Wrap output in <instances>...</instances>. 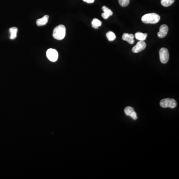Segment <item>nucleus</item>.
<instances>
[{
	"label": "nucleus",
	"mask_w": 179,
	"mask_h": 179,
	"mask_svg": "<svg viewBox=\"0 0 179 179\" xmlns=\"http://www.w3.org/2000/svg\"><path fill=\"white\" fill-rule=\"evenodd\" d=\"M18 30V28H16V27H13L10 29V32L11 33L10 39H14L16 38Z\"/></svg>",
	"instance_id": "nucleus-12"
},
{
	"label": "nucleus",
	"mask_w": 179,
	"mask_h": 179,
	"mask_svg": "<svg viewBox=\"0 0 179 179\" xmlns=\"http://www.w3.org/2000/svg\"><path fill=\"white\" fill-rule=\"evenodd\" d=\"M168 32V27L167 25H161L160 27L159 32L157 34V36L159 38H164L167 36Z\"/></svg>",
	"instance_id": "nucleus-7"
},
{
	"label": "nucleus",
	"mask_w": 179,
	"mask_h": 179,
	"mask_svg": "<svg viewBox=\"0 0 179 179\" xmlns=\"http://www.w3.org/2000/svg\"><path fill=\"white\" fill-rule=\"evenodd\" d=\"M160 105L163 108H174L177 106V102L174 99L167 98L161 100L160 103Z\"/></svg>",
	"instance_id": "nucleus-3"
},
{
	"label": "nucleus",
	"mask_w": 179,
	"mask_h": 179,
	"mask_svg": "<svg viewBox=\"0 0 179 179\" xmlns=\"http://www.w3.org/2000/svg\"><path fill=\"white\" fill-rule=\"evenodd\" d=\"M106 37L109 41H114L116 38L115 34L112 32H108L106 34Z\"/></svg>",
	"instance_id": "nucleus-15"
},
{
	"label": "nucleus",
	"mask_w": 179,
	"mask_h": 179,
	"mask_svg": "<svg viewBox=\"0 0 179 179\" xmlns=\"http://www.w3.org/2000/svg\"><path fill=\"white\" fill-rule=\"evenodd\" d=\"M104 12L102 14V16L104 19H107L108 17L111 16L113 14V12L108 8L106 7V6H103L102 8Z\"/></svg>",
	"instance_id": "nucleus-9"
},
{
	"label": "nucleus",
	"mask_w": 179,
	"mask_h": 179,
	"mask_svg": "<svg viewBox=\"0 0 179 179\" xmlns=\"http://www.w3.org/2000/svg\"><path fill=\"white\" fill-rule=\"evenodd\" d=\"M130 0H119V5L123 7H125L130 4Z\"/></svg>",
	"instance_id": "nucleus-17"
},
{
	"label": "nucleus",
	"mask_w": 179,
	"mask_h": 179,
	"mask_svg": "<svg viewBox=\"0 0 179 179\" xmlns=\"http://www.w3.org/2000/svg\"><path fill=\"white\" fill-rule=\"evenodd\" d=\"M130 117H132L133 119H134V120H136L137 119V116L136 113L134 111L131 114V115H130Z\"/></svg>",
	"instance_id": "nucleus-18"
},
{
	"label": "nucleus",
	"mask_w": 179,
	"mask_h": 179,
	"mask_svg": "<svg viewBox=\"0 0 179 179\" xmlns=\"http://www.w3.org/2000/svg\"><path fill=\"white\" fill-rule=\"evenodd\" d=\"M84 2H86L87 3H89V4H91V3H93L95 0H83Z\"/></svg>",
	"instance_id": "nucleus-19"
},
{
	"label": "nucleus",
	"mask_w": 179,
	"mask_h": 179,
	"mask_svg": "<svg viewBox=\"0 0 179 179\" xmlns=\"http://www.w3.org/2000/svg\"><path fill=\"white\" fill-rule=\"evenodd\" d=\"M174 2L175 0H161V4L164 7H168L172 5Z\"/></svg>",
	"instance_id": "nucleus-13"
},
{
	"label": "nucleus",
	"mask_w": 179,
	"mask_h": 179,
	"mask_svg": "<svg viewBox=\"0 0 179 179\" xmlns=\"http://www.w3.org/2000/svg\"><path fill=\"white\" fill-rule=\"evenodd\" d=\"M134 111V110L133 109V108H132L131 106H127L124 109V112H125L126 115L128 116H130L131 114Z\"/></svg>",
	"instance_id": "nucleus-16"
},
{
	"label": "nucleus",
	"mask_w": 179,
	"mask_h": 179,
	"mask_svg": "<svg viewBox=\"0 0 179 179\" xmlns=\"http://www.w3.org/2000/svg\"><path fill=\"white\" fill-rule=\"evenodd\" d=\"M66 36V27L64 25H59L56 27L53 32V36L55 39L61 40Z\"/></svg>",
	"instance_id": "nucleus-2"
},
{
	"label": "nucleus",
	"mask_w": 179,
	"mask_h": 179,
	"mask_svg": "<svg viewBox=\"0 0 179 179\" xmlns=\"http://www.w3.org/2000/svg\"><path fill=\"white\" fill-rule=\"evenodd\" d=\"M147 36V34H143L142 32H137L135 34V37L139 40H145L146 39Z\"/></svg>",
	"instance_id": "nucleus-11"
},
{
	"label": "nucleus",
	"mask_w": 179,
	"mask_h": 179,
	"mask_svg": "<svg viewBox=\"0 0 179 179\" xmlns=\"http://www.w3.org/2000/svg\"><path fill=\"white\" fill-rule=\"evenodd\" d=\"M160 17L156 13H150L144 15L141 18V21L144 23L155 24L159 22Z\"/></svg>",
	"instance_id": "nucleus-1"
},
{
	"label": "nucleus",
	"mask_w": 179,
	"mask_h": 179,
	"mask_svg": "<svg viewBox=\"0 0 179 179\" xmlns=\"http://www.w3.org/2000/svg\"><path fill=\"white\" fill-rule=\"evenodd\" d=\"M46 56L51 62H56L58 58V53L56 50L49 48L46 51Z\"/></svg>",
	"instance_id": "nucleus-5"
},
{
	"label": "nucleus",
	"mask_w": 179,
	"mask_h": 179,
	"mask_svg": "<svg viewBox=\"0 0 179 179\" xmlns=\"http://www.w3.org/2000/svg\"><path fill=\"white\" fill-rule=\"evenodd\" d=\"M160 60L163 64H166L168 62L169 59V53L167 48H162L159 51Z\"/></svg>",
	"instance_id": "nucleus-4"
},
{
	"label": "nucleus",
	"mask_w": 179,
	"mask_h": 179,
	"mask_svg": "<svg viewBox=\"0 0 179 179\" xmlns=\"http://www.w3.org/2000/svg\"><path fill=\"white\" fill-rule=\"evenodd\" d=\"M48 19H49V16L48 15H45V16H43V18L37 20L36 22V25L39 27L45 25L48 23Z\"/></svg>",
	"instance_id": "nucleus-10"
},
{
	"label": "nucleus",
	"mask_w": 179,
	"mask_h": 179,
	"mask_svg": "<svg viewBox=\"0 0 179 179\" xmlns=\"http://www.w3.org/2000/svg\"><path fill=\"white\" fill-rule=\"evenodd\" d=\"M102 22L100 21L99 20H98L97 19H94L92 22V27L95 28V29H98L99 27L101 26Z\"/></svg>",
	"instance_id": "nucleus-14"
},
{
	"label": "nucleus",
	"mask_w": 179,
	"mask_h": 179,
	"mask_svg": "<svg viewBox=\"0 0 179 179\" xmlns=\"http://www.w3.org/2000/svg\"><path fill=\"white\" fill-rule=\"evenodd\" d=\"M134 36L132 34H128L124 33L122 36V38L123 40L126 41L130 45H133L134 43Z\"/></svg>",
	"instance_id": "nucleus-8"
},
{
	"label": "nucleus",
	"mask_w": 179,
	"mask_h": 179,
	"mask_svg": "<svg viewBox=\"0 0 179 179\" xmlns=\"http://www.w3.org/2000/svg\"><path fill=\"white\" fill-rule=\"evenodd\" d=\"M146 47V44L144 41L139 40L132 49L133 53H139L143 50Z\"/></svg>",
	"instance_id": "nucleus-6"
}]
</instances>
